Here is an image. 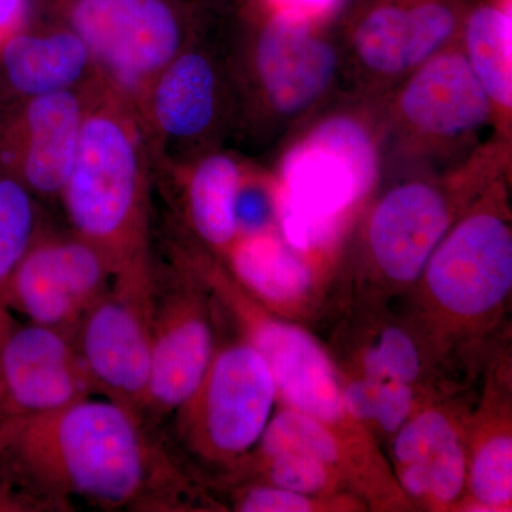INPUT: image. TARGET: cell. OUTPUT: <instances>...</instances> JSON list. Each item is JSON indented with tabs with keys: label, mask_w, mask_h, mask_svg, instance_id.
Listing matches in <instances>:
<instances>
[{
	"label": "cell",
	"mask_w": 512,
	"mask_h": 512,
	"mask_svg": "<svg viewBox=\"0 0 512 512\" xmlns=\"http://www.w3.org/2000/svg\"><path fill=\"white\" fill-rule=\"evenodd\" d=\"M0 466L49 507L67 498L111 510L163 507L173 478L140 417L92 397L0 420Z\"/></svg>",
	"instance_id": "6da1fadb"
},
{
	"label": "cell",
	"mask_w": 512,
	"mask_h": 512,
	"mask_svg": "<svg viewBox=\"0 0 512 512\" xmlns=\"http://www.w3.org/2000/svg\"><path fill=\"white\" fill-rule=\"evenodd\" d=\"M383 99L342 94L293 131L274 175L278 232L296 251L328 248L382 178Z\"/></svg>",
	"instance_id": "7a4b0ae2"
},
{
	"label": "cell",
	"mask_w": 512,
	"mask_h": 512,
	"mask_svg": "<svg viewBox=\"0 0 512 512\" xmlns=\"http://www.w3.org/2000/svg\"><path fill=\"white\" fill-rule=\"evenodd\" d=\"M60 200L73 234L114 278L154 274L146 138L130 101L99 80L90 87L82 140Z\"/></svg>",
	"instance_id": "3957f363"
},
{
	"label": "cell",
	"mask_w": 512,
	"mask_h": 512,
	"mask_svg": "<svg viewBox=\"0 0 512 512\" xmlns=\"http://www.w3.org/2000/svg\"><path fill=\"white\" fill-rule=\"evenodd\" d=\"M247 28L228 57L237 117L266 141L284 137L346 92L336 23L289 18L249 5Z\"/></svg>",
	"instance_id": "277c9868"
},
{
	"label": "cell",
	"mask_w": 512,
	"mask_h": 512,
	"mask_svg": "<svg viewBox=\"0 0 512 512\" xmlns=\"http://www.w3.org/2000/svg\"><path fill=\"white\" fill-rule=\"evenodd\" d=\"M383 161L460 167L501 134L490 97L460 42L427 60L383 97Z\"/></svg>",
	"instance_id": "5b68a950"
},
{
	"label": "cell",
	"mask_w": 512,
	"mask_h": 512,
	"mask_svg": "<svg viewBox=\"0 0 512 512\" xmlns=\"http://www.w3.org/2000/svg\"><path fill=\"white\" fill-rule=\"evenodd\" d=\"M89 47L101 79L134 107L148 84L200 36L188 0H39Z\"/></svg>",
	"instance_id": "8992f818"
},
{
	"label": "cell",
	"mask_w": 512,
	"mask_h": 512,
	"mask_svg": "<svg viewBox=\"0 0 512 512\" xmlns=\"http://www.w3.org/2000/svg\"><path fill=\"white\" fill-rule=\"evenodd\" d=\"M470 0H350L336 22L346 92L382 99L460 40Z\"/></svg>",
	"instance_id": "52a82bcc"
},
{
	"label": "cell",
	"mask_w": 512,
	"mask_h": 512,
	"mask_svg": "<svg viewBox=\"0 0 512 512\" xmlns=\"http://www.w3.org/2000/svg\"><path fill=\"white\" fill-rule=\"evenodd\" d=\"M420 279L439 312L460 323L484 319L503 306L512 288V228L504 171L460 212Z\"/></svg>",
	"instance_id": "ba28073f"
},
{
	"label": "cell",
	"mask_w": 512,
	"mask_h": 512,
	"mask_svg": "<svg viewBox=\"0 0 512 512\" xmlns=\"http://www.w3.org/2000/svg\"><path fill=\"white\" fill-rule=\"evenodd\" d=\"M505 154L503 144L493 143L448 171L446 178L414 175L384 192L367 215L363 235L367 259L377 274L397 285L420 281L434 249L463 211L458 202L474 197L504 170L460 192L458 188Z\"/></svg>",
	"instance_id": "9c48e42d"
},
{
	"label": "cell",
	"mask_w": 512,
	"mask_h": 512,
	"mask_svg": "<svg viewBox=\"0 0 512 512\" xmlns=\"http://www.w3.org/2000/svg\"><path fill=\"white\" fill-rule=\"evenodd\" d=\"M276 399L264 357L242 340L214 353L195 392L174 412L177 430L198 456L242 460L261 439Z\"/></svg>",
	"instance_id": "30bf717a"
},
{
	"label": "cell",
	"mask_w": 512,
	"mask_h": 512,
	"mask_svg": "<svg viewBox=\"0 0 512 512\" xmlns=\"http://www.w3.org/2000/svg\"><path fill=\"white\" fill-rule=\"evenodd\" d=\"M156 276L114 278L80 320L73 343L94 392L143 417L151 370Z\"/></svg>",
	"instance_id": "8fae6325"
},
{
	"label": "cell",
	"mask_w": 512,
	"mask_h": 512,
	"mask_svg": "<svg viewBox=\"0 0 512 512\" xmlns=\"http://www.w3.org/2000/svg\"><path fill=\"white\" fill-rule=\"evenodd\" d=\"M200 37L158 72L136 106L143 128L165 144L208 146L237 119L228 56Z\"/></svg>",
	"instance_id": "7c38bea8"
},
{
	"label": "cell",
	"mask_w": 512,
	"mask_h": 512,
	"mask_svg": "<svg viewBox=\"0 0 512 512\" xmlns=\"http://www.w3.org/2000/svg\"><path fill=\"white\" fill-rule=\"evenodd\" d=\"M111 281L109 265L89 242L43 229L10 278L6 308L73 339Z\"/></svg>",
	"instance_id": "4fadbf2b"
},
{
	"label": "cell",
	"mask_w": 512,
	"mask_h": 512,
	"mask_svg": "<svg viewBox=\"0 0 512 512\" xmlns=\"http://www.w3.org/2000/svg\"><path fill=\"white\" fill-rule=\"evenodd\" d=\"M92 86L0 103V167L35 197L60 198L79 151Z\"/></svg>",
	"instance_id": "5bb4252c"
},
{
	"label": "cell",
	"mask_w": 512,
	"mask_h": 512,
	"mask_svg": "<svg viewBox=\"0 0 512 512\" xmlns=\"http://www.w3.org/2000/svg\"><path fill=\"white\" fill-rule=\"evenodd\" d=\"M93 393L69 336L12 315L0 320V420L50 412Z\"/></svg>",
	"instance_id": "9a60e30c"
},
{
	"label": "cell",
	"mask_w": 512,
	"mask_h": 512,
	"mask_svg": "<svg viewBox=\"0 0 512 512\" xmlns=\"http://www.w3.org/2000/svg\"><path fill=\"white\" fill-rule=\"evenodd\" d=\"M154 295L148 413H174L197 389L214 357L202 284L178 258L177 274Z\"/></svg>",
	"instance_id": "2e32d148"
},
{
	"label": "cell",
	"mask_w": 512,
	"mask_h": 512,
	"mask_svg": "<svg viewBox=\"0 0 512 512\" xmlns=\"http://www.w3.org/2000/svg\"><path fill=\"white\" fill-rule=\"evenodd\" d=\"M467 448L446 410L414 412L394 434L393 458L404 493L429 507H450L467 484Z\"/></svg>",
	"instance_id": "e0dca14e"
},
{
	"label": "cell",
	"mask_w": 512,
	"mask_h": 512,
	"mask_svg": "<svg viewBox=\"0 0 512 512\" xmlns=\"http://www.w3.org/2000/svg\"><path fill=\"white\" fill-rule=\"evenodd\" d=\"M101 77L89 47L66 26L25 28L0 47V103L92 86Z\"/></svg>",
	"instance_id": "ac0fdd59"
},
{
	"label": "cell",
	"mask_w": 512,
	"mask_h": 512,
	"mask_svg": "<svg viewBox=\"0 0 512 512\" xmlns=\"http://www.w3.org/2000/svg\"><path fill=\"white\" fill-rule=\"evenodd\" d=\"M461 49L510 140L512 114V0H470L460 35Z\"/></svg>",
	"instance_id": "d6986e66"
},
{
	"label": "cell",
	"mask_w": 512,
	"mask_h": 512,
	"mask_svg": "<svg viewBox=\"0 0 512 512\" xmlns=\"http://www.w3.org/2000/svg\"><path fill=\"white\" fill-rule=\"evenodd\" d=\"M225 255L235 281L268 305L302 302L313 289L315 274L306 255L293 249L278 231L241 235Z\"/></svg>",
	"instance_id": "ffe728a7"
},
{
	"label": "cell",
	"mask_w": 512,
	"mask_h": 512,
	"mask_svg": "<svg viewBox=\"0 0 512 512\" xmlns=\"http://www.w3.org/2000/svg\"><path fill=\"white\" fill-rule=\"evenodd\" d=\"M244 170L232 154L211 150L190 165L185 180L191 227L204 244L222 254L238 238L235 202Z\"/></svg>",
	"instance_id": "44dd1931"
},
{
	"label": "cell",
	"mask_w": 512,
	"mask_h": 512,
	"mask_svg": "<svg viewBox=\"0 0 512 512\" xmlns=\"http://www.w3.org/2000/svg\"><path fill=\"white\" fill-rule=\"evenodd\" d=\"M42 231L37 197L0 167V320L12 315L5 303L10 278Z\"/></svg>",
	"instance_id": "7402d4cb"
},
{
	"label": "cell",
	"mask_w": 512,
	"mask_h": 512,
	"mask_svg": "<svg viewBox=\"0 0 512 512\" xmlns=\"http://www.w3.org/2000/svg\"><path fill=\"white\" fill-rule=\"evenodd\" d=\"M258 444L256 457L302 454L343 473L348 468V450L352 443L322 421L285 407L268 421Z\"/></svg>",
	"instance_id": "603a6c76"
},
{
	"label": "cell",
	"mask_w": 512,
	"mask_h": 512,
	"mask_svg": "<svg viewBox=\"0 0 512 512\" xmlns=\"http://www.w3.org/2000/svg\"><path fill=\"white\" fill-rule=\"evenodd\" d=\"M467 484L483 511H504L512 498V436L510 429L485 433L467 454Z\"/></svg>",
	"instance_id": "cb8c5ba5"
},
{
	"label": "cell",
	"mask_w": 512,
	"mask_h": 512,
	"mask_svg": "<svg viewBox=\"0 0 512 512\" xmlns=\"http://www.w3.org/2000/svg\"><path fill=\"white\" fill-rule=\"evenodd\" d=\"M350 416L362 426L372 424L386 434L396 431L416 412V387L394 382L357 379L342 382Z\"/></svg>",
	"instance_id": "d4e9b609"
},
{
	"label": "cell",
	"mask_w": 512,
	"mask_h": 512,
	"mask_svg": "<svg viewBox=\"0 0 512 512\" xmlns=\"http://www.w3.org/2000/svg\"><path fill=\"white\" fill-rule=\"evenodd\" d=\"M423 370L424 359L416 338L402 328L390 326L363 350L359 377L416 387Z\"/></svg>",
	"instance_id": "484cf974"
},
{
	"label": "cell",
	"mask_w": 512,
	"mask_h": 512,
	"mask_svg": "<svg viewBox=\"0 0 512 512\" xmlns=\"http://www.w3.org/2000/svg\"><path fill=\"white\" fill-rule=\"evenodd\" d=\"M254 461L268 484L311 497L332 493L340 481L338 471L302 454L278 453Z\"/></svg>",
	"instance_id": "4316f807"
},
{
	"label": "cell",
	"mask_w": 512,
	"mask_h": 512,
	"mask_svg": "<svg viewBox=\"0 0 512 512\" xmlns=\"http://www.w3.org/2000/svg\"><path fill=\"white\" fill-rule=\"evenodd\" d=\"M238 237L278 229V200L274 175L244 170L235 202Z\"/></svg>",
	"instance_id": "83f0119b"
},
{
	"label": "cell",
	"mask_w": 512,
	"mask_h": 512,
	"mask_svg": "<svg viewBox=\"0 0 512 512\" xmlns=\"http://www.w3.org/2000/svg\"><path fill=\"white\" fill-rule=\"evenodd\" d=\"M318 507L311 495L272 484L252 485L235 495V510L244 512H311Z\"/></svg>",
	"instance_id": "f1b7e54d"
},
{
	"label": "cell",
	"mask_w": 512,
	"mask_h": 512,
	"mask_svg": "<svg viewBox=\"0 0 512 512\" xmlns=\"http://www.w3.org/2000/svg\"><path fill=\"white\" fill-rule=\"evenodd\" d=\"M350 0H249V5L289 18L336 23Z\"/></svg>",
	"instance_id": "f546056e"
},
{
	"label": "cell",
	"mask_w": 512,
	"mask_h": 512,
	"mask_svg": "<svg viewBox=\"0 0 512 512\" xmlns=\"http://www.w3.org/2000/svg\"><path fill=\"white\" fill-rule=\"evenodd\" d=\"M30 0H0V47L29 23Z\"/></svg>",
	"instance_id": "4dcf8cb0"
}]
</instances>
